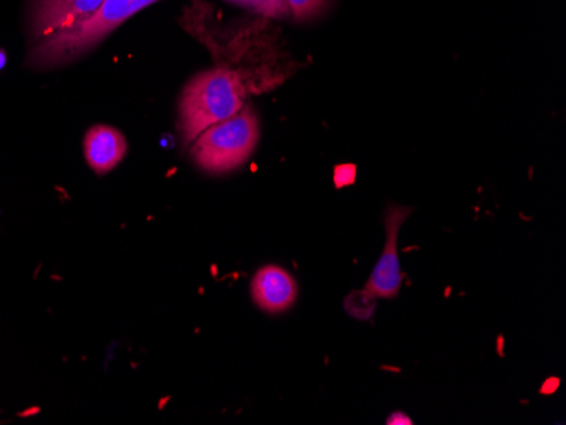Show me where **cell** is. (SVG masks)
Instances as JSON below:
<instances>
[{
  "mask_svg": "<svg viewBox=\"0 0 566 425\" xmlns=\"http://www.w3.org/2000/svg\"><path fill=\"white\" fill-rule=\"evenodd\" d=\"M244 94L243 82L229 70H211L192 78L180 98L184 141H193L214 124L240 113Z\"/></svg>",
  "mask_w": 566,
  "mask_h": 425,
  "instance_id": "obj_1",
  "label": "cell"
},
{
  "mask_svg": "<svg viewBox=\"0 0 566 425\" xmlns=\"http://www.w3.org/2000/svg\"><path fill=\"white\" fill-rule=\"evenodd\" d=\"M155 2L158 0H104L97 12L78 26L43 43L33 44L28 63L41 70L65 65L109 36L126 19Z\"/></svg>",
  "mask_w": 566,
  "mask_h": 425,
  "instance_id": "obj_2",
  "label": "cell"
},
{
  "mask_svg": "<svg viewBox=\"0 0 566 425\" xmlns=\"http://www.w3.org/2000/svg\"><path fill=\"white\" fill-rule=\"evenodd\" d=\"M259 119L251 107L214 124L197 138L192 157L209 173H228L253 155L259 142Z\"/></svg>",
  "mask_w": 566,
  "mask_h": 425,
  "instance_id": "obj_3",
  "label": "cell"
},
{
  "mask_svg": "<svg viewBox=\"0 0 566 425\" xmlns=\"http://www.w3.org/2000/svg\"><path fill=\"white\" fill-rule=\"evenodd\" d=\"M409 214L410 209L397 208V205L390 208L385 214L387 243H385L384 253H381L377 266L371 272L370 280L365 285V290L348 298V302H353V307L349 306L348 310L355 316L367 314V304H370V309H374L377 298H396L399 295L400 285H402V272H400L397 240H399L400 226L409 217Z\"/></svg>",
  "mask_w": 566,
  "mask_h": 425,
  "instance_id": "obj_4",
  "label": "cell"
},
{
  "mask_svg": "<svg viewBox=\"0 0 566 425\" xmlns=\"http://www.w3.org/2000/svg\"><path fill=\"white\" fill-rule=\"evenodd\" d=\"M104 0H33L30 33L33 44L43 43L78 26L101 8Z\"/></svg>",
  "mask_w": 566,
  "mask_h": 425,
  "instance_id": "obj_5",
  "label": "cell"
},
{
  "mask_svg": "<svg viewBox=\"0 0 566 425\" xmlns=\"http://www.w3.org/2000/svg\"><path fill=\"white\" fill-rule=\"evenodd\" d=\"M253 300L260 309L269 314L287 310L297 298V284L291 273L279 266H265L254 275L251 284Z\"/></svg>",
  "mask_w": 566,
  "mask_h": 425,
  "instance_id": "obj_6",
  "label": "cell"
},
{
  "mask_svg": "<svg viewBox=\"0 0 566 425\" xmlns=\"http://www.w3.org/2000/svg\"><path fill=\"white\" fill-rule=\"evenodd\" d=\"M84 151L88 167L97 174H106L126 157V138L109 126H94L85 135Z\"/></svg>",
  "mask_w": 566,
  "mask_h": 425,
  "instance_id": "obj_7",
  "label": "cell"
},
{
  "mask_svg": "<svg viewBox=\"0 0 566 425\" xmlns=\"http://www.w3.org/2000/svg\"><path fill=\"white\" fill-rule=\"evenodd\" d=\"M231 2L247 6L266 18H289L291 15L285 0H231Z\"/></svg>",
  "mask_w": 566,
  "mask_h": 425,
  "instance_id": "obj_8",
  "label": "cell"
},
{
  "mask_svg": "<svg viewBox=\"0 0 566 425\" xmlns=\"http://www.w3.org/2000/svg\"><path fill=\"white\" fill-rule=\"evenodd\" d=\"M291 15L295 19H307L319 14L326 6L327 0H285Z\"/></svg>",
  "mask_w": 566,
  "mask_h": 425,
  "instance_id": "obj_9",
  "label": "cell"
},
{
  "mask_svg": "<svg viewBox=\"0 0 566 425\" xmlns=\"http://www.w3.org/2000/svg\"><path fill=\"white\" fill-rule=\"evenodd\" d=\"M6 65V53L0 52V70L4 68Z\"/></svg>",
  "mask_w": 566,
  "mask_h": 425,
  "instance_id": "obj_10",
  "label": "cell"
}]
</instances>
